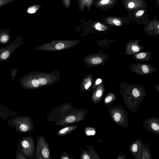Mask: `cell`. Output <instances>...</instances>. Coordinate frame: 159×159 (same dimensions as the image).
<instances>
[{"instance_id":"obj_1","label":"cell","mask_w":159,"mask_h":159,"mask_svg":"<svg viewBox=\"0 0 159 159\" xmlns=\"http://www.w3.org/2000/svg\"><path fill=\"white\" fill-rule=\"evenodd\" d=\"M128 12V17L130 21L134 22L138 24L146 25L148 21L147 8Z\"/></svg>"},{"instance_id":"obj_2","label":"cell","mask_w":159,"mask_h":159,"mask_svg":"<svg viewBox=\"0 0 159 159\" xmlns=\"http://www.w3.org/2000/svg\"><path fill=\"white\" fill-rule=\"evenodd\" d=\"M131 71L139 75H148L154 71V68L146 63H134L129 66Z\"/></svg>"},{"instance_id":"obj_3","label":"cell","mask_w":159,"mask_h":159,"mask_svg":"<svg viewBox=\"0 0 159 159\" xmlns=\"http://www.w3.org/2000/svg\"><path fill=\"white\" fill-rule=\"evenodd\" d=\"M121 4L128 11L146 8L147 2L144 0H121Z\"/></svg>"},{"instance_id":"obj_4","label":"cell","mask_w":159,"mask_h":159,"mask_svg":"<svg viewBox=\"0 0 159 159\" xmlns=\"http://www.w3.org/2000/svg\"><path fill=\"white\" fill-rule=\"evenodd\" d=\"M50 152L48 146L44 138L40 137L38 139L37 158L49 159Z\"/></svg>"},{"instance_id":"obj_5","label":"cell","mask_w":159,"mask_h":159,"mask_svg":"<svg viewBox=\"0 0 159 159\" xmlns=\"http://www.w3.org/2000/svg\"><path fill=\"white\" fill-rule=\"evenodd\" d=\"M103 23L105 24L116 26H121L128 25L130 22L129 18L125 17L108 16L102 19Z\"/></svg>"},{"instance_id":"obj_6","label":"cell","mask_w":159,"mask_h":159,"mask_svg":"<svg viewBox=\"0 0 159 159\" xmlns=\"http://www.w3.org/2000/svg\"><path fill=\"white\" fill-rule=\"evenodd\" d=\"M22 152L26 157H32L33 156L34 146V142L30 137L23 139L21 142Z\"/></svg>"},{"instance_id":"obj_7","label":"cell","mask_w":159,"mask_h":159,"mask_svg":"<svg viewBox=\"0 0 159 159\" xmlns=\"http://www.w3.org/2000/svg\"><path fill=\"white\" fill-rule=\"evenodd\" d=\"M139 41L138 39L131 41L128 42L126 46L125 54L126 55L135 54L143 49L144 47L138 44Z\"/></svg>"},{"instance_id":"obj_8","label":"cell","mask_w":159,"mask_h":159,"mask_svg":"<svg viewBox=\"0 0 159 159\" xmlns=\"http://www.w3.org/2000/svg\"><path fill=\"white\" fill-rule=\"evenodd\" d=\"M144 27V30L147 32L155 33H159V21L156 19L148 20Z\"/></svg>"},{"instance_id":"obj_9","label":"cell","mask_w":159,"mask_h":159,"mask_svg":"<svg viewBox=\"0 0 159 159\" xmlns=\"http://www.w3.org/2000/svg\"><path fill=\"white\" fill-rule=\"evenodd\" d=\"M117 3V0H98L95 2L97 7L103 11L112 8Z\"/></svg>"},{"instance_id":"obj_10","label":"cell","mask_w":159,"mask_h":159,"mask_svg":"<svg viewBox=\"0 0 159 159\" xmlns=\"http://www.w3.org/2000/svg\"><path fill=\"white\" fill-rule=\"evenodd\" d=\"M151 52H145L135 54L133 58L134 60L140 61H148L152 58Z\"/></svg>"},{"instance_id":"obj_11","label":"cell","mask_w":159,"mask_h":159,"mask_svg":"<svg viewBox=\"0 0 159 159\" xmlns=\"http://www.w3.org/2000/svg\"><path fill=\"white\" fill-rule=\"evenodd\" d=\"M16 125H18V129L20 132H25L30 129V124L27 122H25L24 120L21 121L20 123L19 122Z\"/></svg>"},{"instance_id":"obj_12","label":"cell","mask_w":159,"mask_h":159,"mask_svg":"<svg viewBox=\"0 0 159 159\" xmlns=\"http://www.w3.org/2000/svg\"><path fill=\"white\" fill-rule=\"evenodd\" d=\"M93 26L95 29L100 31H105L110 29L109 27L106 24L99 22L95 23Z\"/></svg>"},{"instance_id":"obj_13","label":"cell","mask_w":159,"mask_h":159,"mask_svg":"<svg viewBox=\"0 0 159 159\" xmlns=\"http://www.w3.org/2000/svg\"><path fill=\"white\" fill-rule=\"evenodd\" d=\"M93 2V0H80V6L81 9L86 6L89 10Z\"/></svg>"},{"instance_id":"obj_14","label":"cell","mask_w":159,"mask_h":159,"mask_svg":"<svg viewBox=\"0 0 159 159\" xmlns=\"http://www.w3.org/2000/svg\"><path fill=\"white\" fill-rule=\"evenodd\" d=\"M75 128L76 127L75 126L64 128L60 130L58 134L60 135H63L66 134Z\"/></svg>"},{"instance_id":"obj_15","label":"cell","mask_w":159,"mask_h":159,"mask_svg":"<svg viewBox=\"0 0 159 159\" xmlns=\"http://www.w3.org/2000/svg\"><path fill=\"white\" fill-rule=\"evenodd\" d=\"M103 61L104 59H102L101 56L93 57L91 60L92 63L95 65L101 64L103 63Z\"/></svg>"},{"instance_id":"obj_16","label":"cell","mask_w":159,"mask_h":159,"mask_svg":"<svg viewBox=\"0 0 159 159\" xmlns=\"http://www.w3.org/2000/svg\"><path fill=\"white\" fill-rule=\"evenodd\" d=\"M39 8V6L38 5L32 6L28 8L27 12L29 13H34L37 11Z\"/></svg>"},{"instance_id":"obj_17","label":"cell","mask_w":159,"mask_h":159,"mask_svg":"<svg viewBox=\"0 0 159 159\" xmlns=\"http://www.w3.org/2000/svg\"><path fill=\"white\" fill-rule=\"evenodd\" d=\"M15 0H0V8L13 2Z\"/></svg>"},{"instance_id":"obj_18","label":"cell","mask_w":159,"mask_h":159,"mask_svg":"<svg viewBox=\"0 0 159 159\" xmlns=\"http://www.w3.org/2000/svg\"><path fill=\"white\" fill-rule=\"evenodd\" d=\"M76 120V118L73 116H67L66 119V121L68 123H70L74 122Z\"/></svg>"},{"instance_id":"obj_19","label":"cell","mask_w":159,"mask_h":159,"mask_svg":"<svg viewBox=\"0 0 159 159\" xmlns=\"http://www.w3.org/2000/svg\"><path fill=\"white\" fill-rule=\"evenodd\" d=\"M9 55V52L7 51L3 52L1 55L0 57L2 59H5L8 58Z\"/></svg>"},{"instance_id":"obj_20","label":"cell","mask_w":159,"mask_h":159,"mask_svg":"<svg viewBox=\"0 0 159 159\" xmlns=\"http://www.w3.org/2000/svg\"><path fill=\"white\" fill-rule=\"evenodd\" d=\"M132 94L134 97H138L139 96L140 93L137 89L134 88L133 90Z\"/></svg>"},{"instance_id":"obj_21","label":"cell","mask_w":159,"mask_h":159,"mask_svg":"<svg viewBox=\"0 0 159 159\" xmlns=\"http://www.w3.org/2000/svg\"><path fill=\"white\" fill-rule=\"evenodd\" d=\"M121 115L119 113H116L114 115V120L116 122H118L120 120L121 118Z\"/></svg>"},{"instance_id":"obj_22","label":"cell","mask_w":159,"mask_h":159,"mask_svg":"<svg viewBox=\"0 0 159 159\" xmlns=\"http://www.w3.org/2000/svg\"><path fill=\"white\" fill-rule=\"evenodd\" d=\"M64 44L62 43H58L55 46L56 48L58 50L62 49L64 47Z\"/></svg>"},{"instance_id":"obj_23","label":"cell","mask_w":159,"mask_h":159,"mask_svg":"<svg viewBox=\"0 0 159 159\" xmlns=\"http://www.w3.org/2000/svg\"><path fill=\"white\" fill-rule=\"evenodd\" d=\"M39 84L41 85H44L46 83L47 80L44 78H40L37 80Z\"/></svg>"},{"instance_id":"obj_24","label":"cell","mask_w":159,"mask_h":159,"mask_svg":"<svg viewBox=\"0 0 159 159\" xmlns=\"http://www.w3.org/2000/svg\"><path fill=\"white\" fill-rule=\"evenodd\" d=\"M8 39V37L7 35H5L2 36L1 38V41L3 43L7 42Z\"/></svg>"},{"instance_id":"obj_25","label":"cell","mask_w":159,"mask_h":159,"mask_svg":"<svg viewBox=\"0 0 159 159\" xmlns=\"http://www.w3.org/2000/svg\"><path fill=\"white\" fill-rule=\"evenodd\" d=\"M152 128L154 130H157L159 129L158 125L156 123H153L151 125Z\"/></svg>"},{"instance_id":"obj_26","label":"cell","mask_w":159,"mask_h":159,"mask_svg":"<svg viewBox=\"0 0 159 159\" xmlns=\"http://www.w3.org/2000/svg\"><path fill=\"white\" fill-rule=\"evenodd\" d=\"M63 2L66 7L69 8L70 4V0H63Z\"/></svg>"},{"instance_id":"obj_27","label":"cell","mask_w":159,"mask_h":159,"mask_svg":"<svg viewBox=\"0 0 159 159\" xmlns=\"http://www.w3.org/2000/svg\"><path fill=\"white\" fill-rule=\"evenodd\" d=\"M32 83L34 86L35 87H37L39 86V83L36 80H33L32 81Z\"/></svg>"},{"instance_id":"obj_28","label":"cell","mask_w":159,"mask_h":159,"mask_svg":"<svg viewBox=\"0 0 159 159\" xmlns=\"http://www.w3.org/2000/svg\"><path fill=\"white\" fill-rule=\"evenodd\" d=\"M132 150L133 152H136L138 150V146L136 144H133L132 146Z\"/></svg>"},{"instance_id":"obj_29","label":"cell","mask_w":159,"mask_h":159,"mask_svg":"<svg viewBox=\"0 0 159 159\" xmlns=\"http://www.w3.org/2000/svg\"><path fill=\"white\" fill-rule=\"evenodd\" d=\"M102 90H99L96 92V96L98 97H99L102 95Z\"/></svg>"},{"instance_id":"obj_30","label":"cell","mask_w":159,"mask_h":159,"mask_svg":"<svg viewBox=\"0 0 159 159\" xmlns=\"http://www.w3.org/2000/svg\"><path fill=\"white\" fill-rule=\"evenodd\" d=\"M112 99V97L111 96H108L105 99V102L106 103H108L110 102Z\"/></svg>"},{"instance_id":"obj_31","label":"cell","mask_w":159,"mask_h":159,"mask_svg":"<svg viewBox=\"0 0 159 159\" xmlns=\"http://www.w3.org/2000/svg\"><path fill=\"white\" fill-rule=\"evenodd\" d=\"M92 84V82L90 81L89 82L85 85V88L86 89H88L91 85Z\"/></svg>"},{"instance_id":"obj_32","label":"cell","mask_w":159,"mask_h":159,"mask_svg":"<svg viewBox=\"0 0 159 159\" xmlns=\"http://www.w3.org/2000/svg\"><path fill=\"white\" fill-rule=\"evenodd\" d=\"M86 133L88 135H90L91 134L93 135L95 134V132L93 130H89L87 131Z\"/></svg>"},{"instance_id":"obj_33","label":"cell","mask_w":159,"mask_h":159,"mask_svg":"<svg viewBox=\"0 0 159 159\" xmlns=\"http://www.w3.org/2000/svg\"><path fill=\"white\" fill-rule=\"evenodd\" d=\"M102 82V80L101 79L98 78L96 80L95 84L96 85H97L100 84Z\"/></svg>"},{"instance_id":"obj_34","label":"cell","mask_w":159,"mask_h":159,"mask_svg":"<svg viewBox=\"0 0 159 159\" xmlns=\"http://www.w3.org/2000/svg\"><path fill=\"white\" fill-rule=\"evenodd\" d=\"M82 158L84 159H89L90 158L89 156L87 154H84L82 157Z\"/></svg>"},{"instance_id":"obj_35","label":"cell","mask_w":159,"mask_h":159,"mask_svg":"<svg viewBox=\"0 0 159 159\" xmlns=\"http://www.w3.org/2000/svg\"><path fill=\"white\" fill-rule=\"evenodd\" d=\"M156 5L158 7H159V0H156Z\"/></svg>"},{"instance_id":"obj_36","label":"cell","mask_w":159,"mask_h":159,"mask_svg":"<svg viewBox=\"0 0 159 159\" xmlns=\"http://www.w3.org/2000/svg\"><path fill=\"white\" fill-rule=\"evenodd\" d=\"M62 158L63 159H69V158L67 157H63Z\"/></svg>"}]
</instances>
